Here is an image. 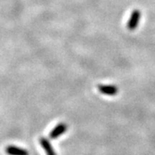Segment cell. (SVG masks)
<instances>
[{"label": "cell", "mask_w": 155, "mask_h": 155, "mask_svg": "<svg viewBox=\"0 0 155 155\" xmlns=\"http://www.w3.org/2000/svg\"><path fill=\"white\" fill-rule=\"evenodd\" d=\"M140 16H141V14H140V11H139V10L133 11L127 24V28L130 31H133V30H134L135 28H137L139 22H140Z\"/></svg>", "instance_id": "1"}, {"label": "cell", "mask_w": 155, "mask_h": 155, "mask_svg": "<svg viewBox=\"0 0 155 155\" xmlns=\"http://www.w3.org/2000/svg\"><path fill=\"white\" fill-rule=\"evenodd\" d=\"M67 129V125L64 122L59 123L49 134V137L51 139H57L61 134L65 133Z\"/></svg>", "instance_id": "2"}, {"label": "cell", "mask_w": 155, "mask_h": 155, "mask_svg": "<svg viewBox=\"0 0 155 155\" xmlns=\"http://www.w3.org/2000/svg\"><path fill=\"white\" fill-rule=\"evenodd\" d=\"M5 152L8 155H28L27 150L15 146H8L5 148Z\"/></svg>", "instance_id": "3"}, {"label": "cell", "mask_w": 155, "mask_h": 155, "mask_svg": "<svg viewBox=\"0 0 155 155\" xmlns=\"http://www.w3.org/2000/svg\"><path fill=\"white\" fill-rule=\"evenodd\" d=\"M40 143L41 145L42 148L45 150V153L47 155H56L54 149L53 148L52 145L49 142V140L48 139L44 137H41L40 139Z\"/></svg>", "instance_id": "4"}, {"label": "cell", "mask_w": 155, "mask_h": 155, "mask_svg": "<svg viewBox=\"0 0 155 155\" xmlns=\"http://www.w3.org/2000/svg\"><path fill=\"white\" fill-rule=\"evenodd\" d=\"M98 89L104 94L115 95L117 93V88L116 86H112V85H99Z\"/></svg>", "instance_id": "5"}]
</instances>
